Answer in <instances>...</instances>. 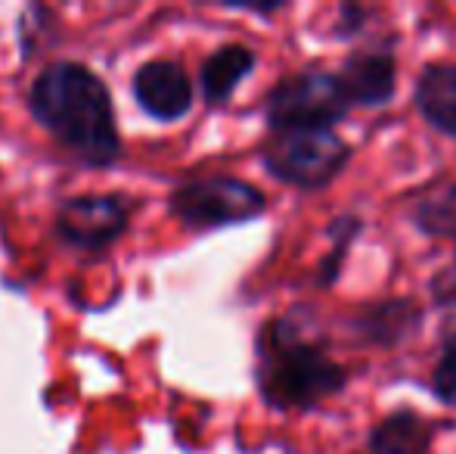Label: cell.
Here are the masks:
<instances>
[{"instance_id": "obj_11", "label": "cell", "mask_w": 456, "mask_h": 454, "mask_svg": "<svg viewBox=\"0 0 456 454\" xmlns=\"http://www.w3.org/2000/svg\"><path fill=\"white\" fill-rule=\"evenodd\" d=\"M432 430L419 414H391L376 426L370 439L372 454H426Z\"/></svg>"}, {"instance_id": "obj_8", "label": "cell", "mask_w": 456, "mask_h": 454, "mask_svg": "<svg viewBox=\"0 0 456 454\" xmlns=\"http://www.w3.org/2000/svg\"><path fill=\"white\" fill-rule=\"evenodd\" d=\"M395 56L388 50H370V54H357L345 62L338 85H342L348 103L363 106H382L395 94Z\"/></svg>"}, {"instance_id": "obj_10", "label": "cell", "mask_w": 456, "mask_h": 454, "mask_svg": "<svg viewBox=\"0 0 456 454\" xmlns=\"http://www.w3.org/2000/svg\"><path fill=\"white\" fill-rule=\"evenodd\" d=\"M255 69V54L242 44H230L211 54L202 66V94L208 103H224L242 78Z\"/></svg>"}, {"instance_id": "obj_12", "label": "cell", "mask_w": 456, "mask_h": 454, "mask_svg": "<svg viewBox=\"0 0 456 454\" xmlns=\"http://www.w3.org/2000/svg\"><path fill=\"white\" fill-rule=\"evenodd\" d=\"M416 225L435 236H456V184H444L419 200Z\"/></svg>"}, {"instance_id": "obj_13", "label": "cell", "mask_w": 456, "mask_h": 454, "mask_svg": "<svg viewBox=\"0 0 456 454\" xmlns=\"http://www.w3.org/2000/svg\"><path fill=\"white\" fill-rule=\"evenodd\" d=\"M435 392L456 408V336L444 345V355H441L438 367H435Z\"/></svg>"}, {"instance_id": "obj_3", "label": "cell", "mask_w": 456, "mask_h": 454, "mask_svg": "<svg viewBox=\"0 0 456 454\" xmlns=\"http://www.w3.org/2000/svg\"><path fill=\"white\" fill-rule=\"evenodd\" d=\"M348 162V144L332 128H292L273 131L265 150V165L280 181L295 187H323Z\"/></svg>"}, {"instance_id": "obj_5", "label": "cell", "mask_w": 456, "mask_h": 454, "mask_svg": "<svg viewBox=\"0 0 456 454\" xmlns=\"http://www.w3.org/2000/svg\"><path fill=\"white\" fill-rule=\"evenodd\" d=\"M171 209L186 227L240 225L265 212V194L236 177H202L171 196Z\"/></svg>"}, {"instance_id": "obj_6", "label": "cell", "mask_w": 456, "mask_h": 454, "mask_svg": "<svg viewBox=\"0 0 456 454\" xmlns=\"http://www.w3.org/2000/svg\"><path fill=\"white\" fill-rule=\"evenodd\" d=\"M60 236L78 249H102L127 225V209L115 196H81L62 206Z\"/></svg>"}, {"instance_id": "obj_2", "label": "cell", "mask_w": 456, "mask_h": 454, "mask_svg": "<svg viewBox=\"0 0 456 454\" xmlns=\"http://www.w3.org/2000/svg\"><path fill=\"white\" fill-rule=\"evenodd\" d=\"M261 358V392L276 408H311L345 386V370L286 324L271 330Z\"/></svg>"}, {"instance_id": "obj_1", "label": "cell", "mask_w": 456, "mask_h": 454, "mask_svg": "<svg viewBox=\"0 0 456 454\" xmlns=\"http://www.w3.org/2000/svg\"><path fill=\"white\" fill-rule=\"evenodd\" d=\"M35 119L91 165H106L118 153V131L109 91L87 66L53 62L31 87Z\"/></svg>"}, {"instance_id": "obj_7", "label": "cell", "mask_w": 456, "mask_h": 454, "mask_svg": "<svg viewBox=\"0 0 456 454\" xmlns=\"http://www.w3.org/2000/svg\"><path fill=\"white\" fill-rule=\"evenodd\" d=\"M134 97L152 119L175 121L190 112L192 85L177 62L156 60L140 66V72L134 75Z\"/></svg>"}, {"instance_id": "obj_4", "label": "cell", "mask_w": 456, "mask_h": 454, "mask_svg": "<svg viewBox=\"0 0 456 454\" xmlns=\"http://www.w3.org/2000/svg\"><path fill=\"white\" fill-rule=\"evenodd\" d=\"M348 97L336 75L301 72L280 81L267 100V121L273 131L292 128H330L348 112Z\"/></svg>"}, {"instance_id": "obj_9", "label": "cell", "mask_w": 456, "mask_h": 454, "mask_svg": "<svg viewBox=\"0 0 456 454\" xmlns=\"http://www.w3.org/2000/svg\"><path fill=\"white\" fill-rule=\"evenodd\" d=\"M416 103L435 128L456 137V66H428L416 85Z\"/></svg>"}]
</instances>
